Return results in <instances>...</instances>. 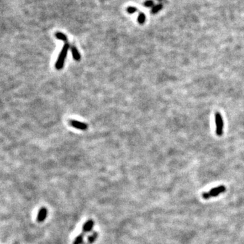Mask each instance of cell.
Wrapping results in <instances>:
<instances>
[{
  "instance_id": "cell-4",
  "label": "cell",
  "mask_w": 244,
  "mask_h": 244,
  "mask_svg": "<svg viewBox=\"0 0 244 244\" xmlns=\"http://www.w3.org/2000/svg\"><path fill=\"white\" fill-rule=\"evenodd\" d=\"M69 123L72 127H73V128H76V129H79L81 130H85L88 129V125L86 124V123L79 122V121H76V120L71 119L69 121Z\"/></svg>"
},
{
  "instance_id": "cell-11",
  "label": "cell",
  "mask_w": 244,
  "mask_h": 244,
  "mask_svg": "<svg viewBox=\"0 0 244 244\" xmlns=\"http://www.w3.org/2000/svg\"><path fill=\"white\" fill-rule=\"evenodd\" d=\"M163 8V6L162 4H157V5H155L152 7V9H151V13L153 14H156L158 12L162 9Z\"/></svg>"
},
{
  "instance_id": "cell-7",
  "label": "cell",
  "mask_w": 244,
  "mask_h": 244,
  "mask_svg": "<svg viewBox=\"0 0 244 244\" xmlns=\"http://www.w3.org/2000/svg\"><path fill=\"white\" fill-rule=\"evenodd\" d=\"M71 52H72V54H73V57L74 59L77 61L80 60L81 58V56H80V52H79L78 50L77 49V48L73 46L71 47Z\"/></svg>"
},
{
  "instance_id": "cell-12",
  "label": "cell",
  "mask_w": 244,
  "mask_h": 244,
  "mask_svg": "<svg viewBox=\"0 0 244 244\" xmlns=\"http://www.w3.org/2000/svg\"><path fill=\"white\" fill-rule=\"evenodd\" d=\"M145 20H146V16L145 14L144 13H140L139 17H138V21L139 23V24H144V23L145 22Z\"/></svg>"
},
{
  "instance_id": "cell-13",
  "label": "cell",
  "mask_w": 244,
  "mask_h": 244,
  "mask_svg": "<svg viewBox=\"0 0 244 244\" xmlns=\"http://www.w3.org/2000/svg\"><path fill=\"white\" fill-rule=\"evenodd\" d=\"M154 5V2L153 0H147L144 3V6L145 7H152Z\"/></svg>"
},
{
  "instance_id": "cell-15",
  "label": "cell",
  "mask_w": 244,
  "mask_h": 244,
  "mask_svg": "<svg viewBox=\"0 0 244 244\" xmlns=\"http://www.w3.org/2000/svg\"><path fill=\"white\" fill-rule=\"evenodd\" d=\"M158 1H161V0H158Z\"/></svg>"
},
{
  "instance_id": "cell-1",
  "label": "cell",
  "mask_w": 244,
  "mask_h": 244,
  "mask_svg": "<svg viewBox=\"0 0 244 244\" xmlns=\"http://www.w3.org/2000/svg\"><path fill=\"white\" fill-rule=\"evenodd\" d=\"M70 48V45L69 43L66 42L63 47V49H62L61 52L59 54V56H58V60L56 63V65H55V67L57 68V69L60 70L64 66V60H65V58H66L67 56V53H68V49Z\"/></svg>"
},
{
  "instance_id": "cell-5",
  "label": "cell",
  "mask_w": 244,
  "mask_h": 244,
  "mask_svg": "<svg viewBox=\"0 0 244 244\" xmlns=\"http://www.w3.org/2000/svg\"><path fill=\"white\" fill-rule=\"evenodd\" d=\"M47 212L48 210L46 208H41L37 216V221L39 222H42L45 221L47 216Z\"/></svg>"
},
{
  "instance_id": "cell-2",
  "label": "cell",
  "mask_w": 244,
  "mask_h": 244,
  "mask_svg": "<svg viewBox=\"0 0 244 244\" xmlns=\"http://www.w3.org/2000/svg\"><path fill=\"white\" fill-rule=\"evenodd\" d=\"M226 191V187L224 185H221V186L212 188L208 192H205L202 194V197L204 199H208L209 198L217 197L220 194L223 193Z\"/></svg>"
},
{
  "instance_id": "cell-8",
  "label": "cell",
  "mask_w": 244,
  "mask_h": 244,
  "mask_svg": "<svg viewBox=\"0 0 244 244\" xmlns=\"http://www.w3.org/2000/svg\"><path fill=\"white\" fill-rule=\"evenodd\" d=\"M98 236V233L97 232H94L90 236H89L87 243L88 244L93 243L96 241V239H97Z\"/></svg>"
},
{
  "instance_id": "cell-10",
  "label": "cell",
  "mask_w": 244,
  "mask_h": 244,
  "mask_svg": "<svg viewBox=\"0 0 244 244\" xmlns=\"http://www.w3.org/2000/svg\"><path fill=\"white\" fill-rule=\"evenodd\" d=\"M55 36H56V37L58 39L63 41V42H67V35H64V33H61V32H57L56 34H55Z\"/></svg>"
},
{
  "instance_id": "cell-3",
  "label": "cell",
  "mask_w": 244,
  "mask_h": 244,
  "mask_svg": "<svg viewBox=\"0 0 244 244\" xmlns=\"http://www.w3.org/2000/svg\"><path fill=\"white\" fill-rule=\"evenodd\" d=\"M215 123H216V134L218 136H221L223 134L224 130V122L221 113L216 112L215 113Z\"/></svg>"
},
{
  "instance_id": "cell-9",
  "label": "cell",
  "mask_w": 244,
  "mask_h": 244,
  "mask_svg": "<svg viewBox=\"0 0 244 244\" xmlns=\"http://www.w3.org/2000/svg\"><path fill=\"white\" fill-rule=\"evenodd\" d=\"M84 233H82L75 239L73 244H82V243L84 242Z\"/></svg>"
},
{
  "instance_id": "cell-14",
  "label": "cell",
  "mask_w": 244,
  "mask_h": 244,
  "mask_svg": "<svg viewBox=\"0 0 244 244\" xmlns=\"http://www.w3.org/2000/svg\"><path fill=\"white\" fill-rule=\"evenodd\" d=\"M137 11V8H134V7H128V8H127V12H128L129 14H134V12H136Z\"/></svg>"
},
{
  "instance_id": "cell-6",
  "label": "cell",
  "mask_w": 244,
  "mask_h": 244,
  "mask_svg": "<svg viewBox=\"0 0 244 244\" xmlns=\"http://www.w3.org/2000/svg\"><path fill=\"white\" fill-rule=\"evenodd\" d=\"M94 222L92 220H89V221H88L87 222H85V223L83 226V232L82 233H84L85 234V233H86L90 232L94 227Z\"/></svg>"
}]
</instances>
